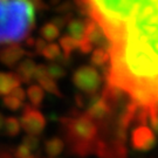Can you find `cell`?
Listing matches in <instances>:
<instances>
[{"instance_id":"cell-17","label":"cell","mask_w":158,"mask_h":158,"mask_svg":"<svg viewBox=\"0 0 158 158\" xmlns=\"http://www.w3.org/2000/svg\"><path fill=\"white\" fill-rule=\"evenodd\" d=\"M40 34L45 41H53L60 35V28L54 23H48L41 28Z\"/></svg>"},{"instance_id":"cell-8","label":"cell","mask_w":158,"mask_h":158,"mask_svg":"<svg viewBox=\"0 0 158 158\" xmlns=\"http://www.w3.org/2000/svg\"><path fill=\"white\" fill-rule=\"evenodd\" d=\"M25 56V51L19 45H10L0 51V62L5 66L13 67Z\"/></svg>"},{"instance_id":"cell-10","label":"cell","mask_w":158,"mask_h":158,"mask_svg":"<svg viewBox=\"0 0 158 158\" xmlns=\"http://www.w3.org/2000/svg\"><path fill=\"white\" fill-rule=\"evenodd\" d=\"M21 80L19 79L17 74L14 73H4L0 72V96L11 94L15 88L20 87Z\"/></svg>"},{"instance_id":"cell-27","label":"cell","mask_w":158,"mask_h":158,"mask_svg":"<svg viewBox=\"0 0 158 158\" xmlns=\"http://www.w3.org/2000/svg\"><path fill=\"white\" fill-rule=\"evenodd\" d=\"M27 158H40V157H38V156H33V155H31L29 157H27Z\"/></svg>"},{"instance_id":"cell-1","label":"cell","mask_w":158,"mask_h":158,"mask_svg":"<svg viewBox=\"0 0 158 158\" xmlns=\"http://www.w3.org/2000/svg\"><path fill=\"white\" fill-rule=\"evenodd\" d=\"M108 40L107 90L136 110L158 114V0H82Z\"/></svg>"},{"instance_id":"cell-7","label":"cell","mask_w":158,"mask_h":158,"mask_svg":"<svg viewBox=\"0 0 158 158\" xmlns=\"http://www.w3.org/2000/svg\"><path fill=\"white\" fill-rule=\"evenodd\" d=\"M131 141H132V147L135 149L141 151H147L153 147L155 138L151 131L147 127H139L134 130Z\"/></svg>"},{"instance_id":"cell-23","label":"cell","mask_w":158,"mask_h":158,"mask_svg":"<svg viewBox=\"0 0 158 158\" xmlns=\"http://www.w3.org/2000/svg\"><path fill=\"white\" fill-rule=\"evenodd\" d=\"M32 155V151L28 148H26L23 144H20L19 147H17L15 151H14V157L15 158H27Z\"/></svg>"},{"instance_id":"cell-9","label":"cell","mask_w":158,"mask_h":158,"mask_svg":"<svg viewBox=\"0 0 158 158\" xmlns=\"http://www.w3.org/2000/svg\"><path fill=\"white\" fill-rule=\"evenodd\" d=\"M87 29H88V21L74 19V20H70L67 25V35L76 40L81 47V45H83L85 42Z\"/></svg>"},{"instance_id":"cell-24","label":"cell","mask_w":158,"mask_h":158,"mask_svg":"<svg viewBox=\"0 0 158 158\" xmlns=\"http://www.w3.org/2000/svg\"><path fill=\"white\" fill-rule=\"evenodd\" d=\"M11 94H13L15 97H18L19 100H21L23 102L25 101V98H26V93H25V90H23L21 87H18V88H15L14 90L12 91Z\"/></svg>"},{"instance_id":"cell-22","label":"cell","mask_w":158,"mask_h":158,"mask_svg":"<svg viewBox=\"0 0 158 158\" xmlns=\"http://www.w3.org/2000/svg\"><path fill=\"white\" fill-rule=\"evenodd\" d=\"M23 144L26 148H28L31 151H34L39 148V138L36 136L33 135H27L23 139Z\"/></svg>"},{"instance_id":"cell-13","label":"cell","mask_w":158,"mask_h":158,"mask_svg":"<svg viewBox=\"0 0 158 158\" xmlns=\"http://www.w3.org/2000/svg\"><path fill=\"white\" fill-rule=\"evenodd\" d=\"M27 97L33 107H39L45 98V90L39 85H31L27 90Z\"/></svg>"},{"instance_id":"cell-6","label":"cell","mask_w":158,"mask_h":158,"mask_svg":"<svg viewBox=\"0 0 158 158\" xmlns=\"http://www.w3.org/2000/svg\"><path fill=\"white\" fill-rule=\"evenodd\" d=\"M110 114V104L107 96H94L87 108L85 115L90 117L94 122L104 121Z\"/></svg>"},{"instance_id":"cell-14","label":"cell","mask_w":158,"mask_h":158,"mask_svg":"<svg viewBox=\"0 0 158 158\" xmlns=\"http://www.w3.org/2000/svg\"><path fill=\"white\" fill-rule=\"evenodd\" d=\"M59 46L61 47L62 49V53L66 55V56H69L72 53H73L75 49H80V44L74 40L73 38H70L69 35H63L62 38H60V42H59Z\"/></svg>"},{"instance_id":"cell-19","label":"cell","mask_w":158,"mask_h":158,"mask_svg":"<svg viewBox=\"0 0 158 158\" xmlns=\"http://www.w3.org/2000/svg\"><path fill=\"white\" fill-rule=\"evenodd\" d=\"M46 59L48 60H59L60 57L62 56V49L61 47L57 44H47V46L45 47V49L41 53Z\"/></svg>"},{"instance_id":"cell-4","label":"cell","mask_w":158,"mask_h":158,"mask_svg":"<svg viewBox=\"0 0 158 158\" xmlns=\"http://www.w3.org/2000/svg\"><path fill=\"white\" fill-rule=\"evenodd\" d=\"M73 82L81 91L94 95L101 87L102 77L94 66H82L75 70Z\"/></svg>"},{"instance_id":"cell-2","label":"cell","mask_w":158,"mask_h":158,"mask_svg":"<svg viewBox=\"0 0 158 158\" xmlns=\"http://www.w3.org/2000/svg\"><path fill=\"white\" fill-rule=\"evenodd\" d=\"M34 11L29 0H0V44L25 39L34 26Z\"/></svg>"},{"instance_id":"cell-3","label":"cell","mask_w":158,"mask_h":158,"mask_svg":"<svg viewBox=\"0 0 158 158\" xmlns=\"http://www.w3.org/2000/svg\"><path fill=\"white\" fill-rule=\"evenodd\" d=\"M69 149L79 157H85L94 152L98 141V125L85 114L74 118L62 119Z\"/></svg>"},{"instance_id":"cell-11","label":"cell","mask_w":158,"mask_h":158,"mask_svg":"<svg viewBox=\"0 0 158 158\" xmlns=\"http://www.w3.org/2000/svg\"><path fill=\"white\" fill-rule=\"evenodd\" d=\"M36 66L38 64L34 62L32 59H25L23 61L19 63L17 68V75L19 76V79L21 80V82L28 83L31 80L34 79Z\"/></svg>"},{"instance_id":"cell-20","label":"cell","mask_w":158,"mask_h":158,"mask_svg":"<svg viewBox=\"0 0 158 158\" xmlns=\"http://www.w3.org/2000/svg\"><path fill=\"white\" fill-rule=\"evenodd\" d=\"M4 104H5V107L7 109H10V110H13V111H15L18 109H20L21 106H23V101L21 100H19L18 97L13 95V94H8V95H6L4 97Z\"/></svg>"},{"instance_id":"cell-26","label":"cell","mask_w":158,"mask_h":158,"mask_svg":"<svg viewBox=\"0 0 158 158\" xmlns=\"http://www.w3.org/2000/svg\"><path fill=\"white\" fill-rule=\"evenodd\" d=\"M0 158H13V157L10 156L8 153H1V155H0Z\"/></svg>"},{"instance_id":"cell-12","label":"cell","mask_w":158,"mask_h":158,"mask_svg":"<svg viewBox=\"0 0 158 158\" xmlns=\"http://www.w3.org/2000/svg\"><path fill=\"white\" fill-rule=\"evenodd\" d=\"M64 143L59 137L49 138L45 143V151L49 158H57V156L63 151Z\"/></svg>"},{"instance_id":"cell-5","label":"cell","mask_w":158,"mask_h":158,"mask_svg":"<svg viewBox=\"0 0 158 158\" xmlns=\"http://www.w3.org/2000/svg\"><path fill=\"white\" fill-rule=\"evenodd\" d=\"M20 124L28 135L38 136L45 130L46 119L45 116L33 106H25L23 116L20 118Z\"/></svg>"},{"instance_id":"cell-21","label":"cell","mask_w":158,"mask_h":158,"mask_svg":"<svg viewBox=\"0 0 158 158\" xmlns=\"http://www.w3.org/2000/svg\"><path fill=\"white\" fill-rule=\"evenodd\" d=\"M47 74L48 76H51L53 80L56 81L57 79L62 77L64 75V69L61 64H57V63H51L47 66Z\"/></svg>"},{"instance_id":"cell-16","label":"cell","mask_w":158,"mask_h":158,"mask_svg":"<svg viewBox=\"0 0 158 158\" xmlns=\"http://www.w3.org/2000/svg\"><path fill=\"white\" fill-rule=\"evenodd\" d=\"M38 85H39L44 90L48 91V93H51V94H54V95H56V96L61 95V93H60L59 88H57L56 81L52 79L51 76H48V74L45 75L44 77H41V79L38 80Z\"/></svg>"},{"instance_id":"cell-18","label":"cell","mask_w":158,"mask_h":158,"mask_svg":"<svg viewBox=\"0 0 158 158\" xmlns=\"http://www.w3.org/2000/svg\"><path fill=\"white\" fill-rule=\"evenodd\" d=\"M4 130H5L6 135L14 137V136L19 135L20 130H21V124L20 121L15 117H7L5 121V125H4Z\"/></svg>"},{"instance_id":"cell-15","label":"cell","mask_w":158,"mask_h":158,"mask_svg":"<svg viewBox=\"0 0 158 158\" xmlns=\"http://www.w3.org/2000/svg\"><path fill=\"white\" fill-rule=\"evenodd\" d=\"M91 63L94 67H102L109 63V53L106 49L102 48H96L91 53Z\"/></svg>"},{"instance_id":"cell-25","label":"cell","mask_w":158,"mask_h":158,"mask_svg":"<svg viewBox=\"0 0 158 158\" xmlns=\"http://www.w3.org/2000/svg\"><path fill=\"white\" fill-rule=\"evenodd\" d=\"M5 121H6V118L4 117V115H2V114H0V130L4 128V125H5Z\"/></svg>"}]
</instances>
